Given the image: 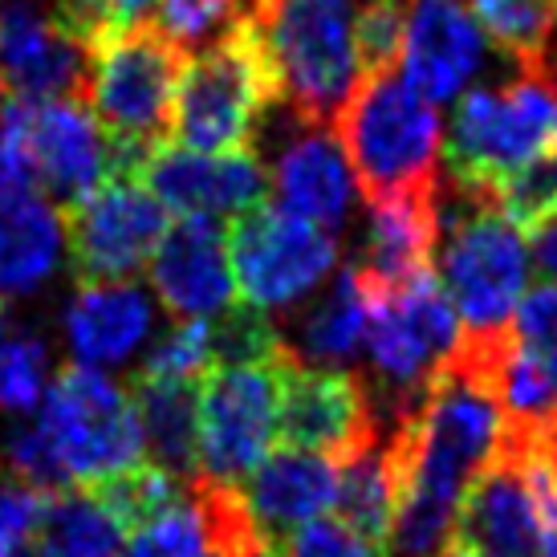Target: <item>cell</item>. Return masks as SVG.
Segmentation results:
<instances>
[{
    "mask_svg": "<svg viewBox=\"0 0 557 557\" xmlns=\"http://www.w3.org/2000/svg\"><path fill=\"white\" fill-rule=\"evenodd\" d=\"M435 277L465 334H500L512 325L529 285V248L488 191L440 180Z\"/></svg>",
    "mask_w": 557,
    "mask_h": 557,
    "instance_id": "6da1fadb",
    "label": "cell"
},
{
    "mask_svg": "<svg viewBox=\"0 0 557 557\" xmlns=\"http://www.w3.org/2000/svg\"><path fill=\"white\" fill-rule=\"evenodd\" d=\"M334 139L367 203L444 180V126L435 107L395 70L367 74L334 119Z\"/></svg>",
    "mask_w": 557,
    "mask_h": 557,
    "instance_id": "7a4b0ae2",
    "label": "cell"
},
{
    "mask_svg": "<svg viewBox=\"0 0 557 557\" xmlns=\"http://www.w3.org/2000/svg\"><path fill=\"white\" fill-rule=\"evenodd\" d=\"M362 285H367V301H371V318H367V346H371L374 362L371 403L379 428L391 432L428 395L435 374L444 371L451 350L460 346L465 325L435 277V269L423 277L403 281V285H374L367 277Z\"/></svg>",
    "mask_w": 557,
    "mask_h": 557,
    "instance_id": "3957f363",
    "label": "cell"
},
{
    "mask_svg": "<svg viewBox=\"0 0 557 557\" xmlns=\"http://www.w3.org/2000/svg\"><path fill=\"white\" fill-rule=\"evenodd\" d=\"M187 53L171 46L151 21L119 25L90 46L82 102L102 123L139 180L143 163L171 135V110Z\"/></svg>",
    "mask_w": 557,
    "mask_h": 557,
    "instance_id": "277c9868",
    "label": "cell"
},
{
    "mask_svg": "<svg viewBox=\"0 0 557 557\" xmlns=\"http://www.w3.org/2000/svg\"><path fill=\"white\" fill-rule=\"evenodd\" d=\"M264 62L285 114L310 126H334L362 82L350 0H273L257 16Z\"/></svg>",
    "mask_w": 557,
    "mask_h": 557,
    "instance_id": "5b68a950",
    "label": "cell"
},
{
    "mask_svg": "<svg viewBox=\"0 0 557 557\" xmlns=\"http://www.w3.org/2000/svg\"><path fill=\"white\" fill-rule=\"evenodd\" d=\"M557 147V74L521 65L505 86L460 94L444 135V180L493 196V184Z\"/></svg>",
    "mask_w": 557,
    "mask_h": 557,
    "instance_id": "8992f818",
    "label": "cell"
},
{
    "mask_svg": "<svg viewBox=\"0 0 557 557\" xmlns=\"http://www.w3.org/2000/svg\"><path fill=\"white\" fill-rule=\"evenodd\" d=\"M269 107H277V86L264 62L257 21H245L224 41L184 62L171 110V139L203 156L248 151Z\"/></svg>",
    "mask_w": 557,
    "mask_h": 557,
    "instance_id": "52a82bcc",
    "label": "cell"
},
{
    "mask_svg": "<svg viewBox=\"0 0 557 557\" xmlns=\"http://www.w3.org/2000/svg\"><path fill=\"white\" fill-rule=\"evenodd\" d=\"M41 432L62 460L70 484L98 480L143 465V423L139 407L114 379L98 367L70 362L58 371L53 387L41 399Z\"/></svg>",
    "mask_w": 557,
    "mask_h": 557,
    "instance_id": "ba28073f",
    "label": "cell"
},
{
    "mask_svg": "<svg viewBox=\"0 0 557 557\" xmlns=\"http://www.w3.org/2000/svg\"><path fill=\"white\" fill-rule=\"evenodd\" d=\"M289 346L277 358L212 367L200 379V476L240 480L269 456L281 432V387Z\"/></svg>",
    "mask_w": 557,
    "mask_h": 557,
    "instance_id": "9c48e42d",
    "label": "cell"
},
{
    "mask_svg": "<svg viewBox=\"0 0 557 557\" xmlns=\"http://www.w3.org/2000/svg\"><path fill=\"white\" fill-rule=\"evenodd\" d=\"M228 257L248 306L273 313L306 301L334 273L338 240L310 220L264 200L261 208L236 216Z\"/></svg>",
    "mask_w": 557,
    "mask_h": 557,
    "instance_id": "30bf717a",
    "label": "cell"
},
{
    "mask_svg": "<svg viewBox=\"0 0 557 557\" xmlns=\"http://www.w3.org/2000/svg\"><path fill=\"white\" fill-rule=\"evenodd\" d=\"M62 224L78 285L135 281L168 233V208L139 180H110L65 208Z\"/></svg>",
    "mask_w": 557,
    "mask_h": 557,
    "instance_id": "8fae6325",
    "label": "cell"
},
{
    "mask_svg": "<svg viewBox=\"0 0 557 557\" xmlns=\"http://www.w3.org/2000/svg\"><path fill=\"white\" fill-rule=\"evenodd\" d=\"M25 139L37 187L65 212L110 180H135L131 163L82 98L25 102Z\"/></svg>",
    "mask_w": 557,
    "mask_h": 557,
    "instance_id": "7c38bea8",
    "label": "cell"
},
{
    "mask_svg": "<svg viewBox=\"0 0 557 557\" xmlns=\"http://www.w3.org/2000/svg\"><path fill=\"white\" fill-rule=\"evenodd\" d=\"M379 428L371 387L350 371L334 367H306L289 350L285 362V387H281V435L289 448L322 451L342 460L355 448L371 444Z\"/></svg>",
    "mask_w": 557,
    "mask_h": 557,
    "instance_id": "4fadbf2b",
    "label": "cell"
},
{
    "mask_svg": "<svg viewBox=\"0 0 557 557\" xmlns=\"http://www.w3.org/2000/svg\"><path fill=\"white\" fill-rule=\"evenodd\" d=\"M139 180L168 212H180V216L236 220L269 200V168L261 163L257 147L203 156V151L163 143L147 156Z\"/></svg>",
    "mask_w": 557,
    "mask_h": 557,
    "instance_id": "5bb4252c",
    "label": "cell"
},
{
    "mask_svg": "<svg viewBox=\"0 0 557 557\" xmlns=\"http://www.w3.org/2000/svg\"><path fill=\"white\" fill-rule=\"evenodd\" d=\"M156 297L175 322L216 318L233 306L236 277L228 257V228L208 216H180L168 224L156 257L147 264Z\"/></svg>",
    "mask_w": 557,
    "mask_h": 557,
    "instance_id": "9a60e30c",
    "label": "cell"
},
{
    "mask_svg": "<svg viewBox=\"0 0 557 557\" xmlns=\"http://www.w3.org/2000/svg\"><path fill=\"white\" fill-rule=\"evenodd\" d=\"M451 542L476 557H542V517L529 488L525 465L500 444L488 465L468 484Z\"/></svg>",
    "mask_w": 557,
    "mask_h": 557,
    "instance_id": "2e32d148",
    "label": "cell"
},
{
    "mask_svg": "<svg viewBox=\"0 0 557 557\" xmlns=\"http://www.w3.org/2000/svg\"><path fill=\"white\" fill-rule=\"evenodd\" d=\"M488 41L468 0H411L403 37V78L428 102H451L484 70Z\"/></svg>",
    "mask_w": 557,
    "mask_h": 557,
    "instance_id": "e0dca14e",
    "label": "cell"
},
{
    "mask_svg": "<svg viewBox=\"0 0 557 557\" xmlns=\"http://www.w3.org/2000/svg\"><path fill=\"white\" fill-rule=\"evenodd\" d=\"M236 488L245 496V509L252 525L261 529V537L273 549H281L297 529H306L325 509H334L338 460L306 448H277Z\"/></svg>",
    "mask_w": 557,
    "mask_h": 557,
    "instance_id": "ac0fdd59",
    "label": "cell"
},
{
    "mask_svg": "<svg viewBox=\"0 0 557 557\" xmlns=\"http://www.w3.org/2000/svg\"><path fill=\"white\" fill-rule=\"evenodd\" d=\"M269 184L277 191V208L310 220V224H318L325 233H342L346 228L358 196L355 171H350V163L342 156L334 131L310 123H297V135L281 143Z\"/></svg>",
    "mask_w": 557,
    "mask_h": 557,
    "instance_id": "d6986e66",
    "label": "cell"
},
{
    "mask_svg": "<svg viewBox=\"0 0 557 557\" xmlns=\"http://www.w3.org/2000/svg\"><path fill=\"white\" fill-rule=\"evenodd\" d=\"M440 248V184L395 191L371 203L355 269L374 285H403L435 269Z\"/></svg>",
    "mask_w": 557,
    "mask_h": 557,
    "instance_id": "ffe728a7",
    "label": "cell"
},
{
    "mask_svg": "<svg viewBox=\"0 0 557 557\" xmlns=\"http://www.w3.org/2000/svg\"><path fill=\"white\" fill-rule=\"evenodd\" d=\"M151 334V301L139 294L135 281H107V285H78L74 301L65 306V342L82 367H110L123 362Z\"/></svg>",
    "mask_w": 557,
    "mask_h": 557,
    "instance_id": "44dd1931",
    "label": "cell"
},
{
    "mask_svg": "<svg viewBox=\"0 0 557 557\" xmlns=\"http://www.w3.org/2000/svg\"><path fill=\"white\" fill-rule=\"evenodd\" d=\"M131 399L139 407L143 444L156 465L180 480L200 476V383L135 374Z\"/></svg>",
    "mask_w": 557,
    "mask_h": 557,
    "instance_id": "7402d4cb",
    "label": "cell"
},
{
    "mask_svg": "<svg viewBox=\"0 0 557 557\" xmlns=\"http://www.w3.org/2000/svg\"><path fill=\"white\" fill-rule=\"evenodd\" d=\"M65 252L62 212L37 191L0 203V297L41 289Z\"/></svg>",
    "mask_w": 557,
    "mask_h": 557,
    "instance_id": "603a6c76",
    "label": "cell"
},
{
    "mask_svg": "<svg viewBox=\"0 0 557 557\" xmlns=\"http://www.w3.org/2000/svg\"><path fill=\"white\" fill-rule=\"evenodd\" d=\"M399 493L403 476L387 432H379L371 444H362L338 460V493H334L338 521L383 554H387L391 521L399 509Z\"/></svg>",
    "mask_w": 557,
    "mask_h": 557,
    "instance_id": "cb8c5ba5",
    "label": "cell"
},
{
    "mask_svg": "<svg viewBox=\"0 0 557 557\" xmlns=\"http://www.w3.org/2000/svg\"><path fill=\"white\" fill-rule=\"evenodd\" d=\"M367 285L355 269H342L334 289L313 306L301 325H297V346H289L306 367H342L358 355V346L367 342Z\"/></svg>",
    "mask_w": 557,
    "mask_h": 557,
    "instance_id": "d4e9b609",
    "label": "cell"
},
{
    "mask_svg": "<svg viewBox=\"0 0 557 557\" xmlns=\"http://www.w3.org/2000/svg\"><path fill=\"white\" fill-rule=\"evenodd\" d=\"M123 525L90 488H62L49 493L37 549L41 557H119Z\"/></svg>",
    "mask_w": 557,
    "mask_h": 557,
    "instance_id": "484cf974",
    "label": "cell"
},
{
    "mask_svg": "<svg viewBox=\"0 0 557 557\" xmlns=\"http://www.w3.org/2000/svg\"><path fill=\"white\" fill-rule=\"evenodd\" d=\"M476 25L517 65H549L557 41V0H468Z\"/></svg>",
    "mask_w": 557,
    "mask_h": 557,
    "instance_id": "4316f807",
    "label": "cell"
},
{
    "mask_svg": "<svg viewBox=\"0 0 557 557\" xmlns=\"http://www.w3.org/2000/svg\"><path fill=\"white\" fill-rule=\"evenodd\" d=\"M184 484L187 480L171 476L159 465H135L90 484V493L107 505L110 517L123 525V533H135V529L151 525L156 517H163L184 496Z\"/></svg>",
    "mask_w": 557,
    "mask_h": 557,
    "instance_id": "83f0119b",
    "label": "cell"
},
{
    "mask_svg": "<svg viewBox=\"0 0 557 557\" xmlns=\"http://www.w3.org/2000/svg\"><path fill=\"white\" fill-rule=\"evenodd\" d=\"M126 557H216L203 512L191 496V480L184 484V496L163 517L131 533V554Z\"/></svg>",
    "mask_w": 557,
    "mask_h": 557,
    "instance_id": "f1b7e54d",
    "label": "cell"
},
{
    "mask_svg": "<svg viewBox=\"0 0 557 557\" xmlns=\"http://www.w3.org/2000/svg\"><path fill=\"white\" fill-rule=\"evenodd\" d=\"M212 325V362L228 367V362H261V358H277L289 342L281 338V330L273 325V318L257 306H228L216 318H208Z\"/></svg>",
    "mask_w": 557,
    "mask_h": 557,
    "instance_id": "f546056e",
    "label": "cell"
},
{
    "mask_svg": "<svg viewBox=\"0 0 557 557\" xmlns=\"http://www.w3.org/2000/svg\"><path fill=\"white\" fill-rule=\"evenodd\" d=\"M493 200L517 228H533V224L557 216V147L521 163L505 180H496Z\"/></svg>",
    "mask_w": 557,
    "mask_h": 557,
    "instance_id": "4dcf8cb0",
    "label": "cell"
},
{
    "mask_svg": "<svg viewBox=\"0 0 557 557\" xmlns=\"http://www.w3.org/2000/svg\"><path fill=\"white\" fill-rule=\"evenodd\" d=\"M407 9L411 0H362L355 9V46L367 74H387L403 58L407 37Z\"/></svg>",
    "mask_w": 557,
    "mask_h": 557,
    "instance_id": "1f68e13d",
    "label": "cell"
},
{
    "mask_svg": "<svg viewBox=\"0 0 557 557\" xmlns=\"http://www.w3.org/2000/svg\"><path fill=\"white\" fill-rule=\"evenodd\" d=\"M46 342L4 334L0 338V416H29L46 399Z\"/></svg>",
    "mask_w": 557,
    "mask_h": 557,
    "instance_id": "d6a6232c",
    "label": "cell"
},
{
    "mask_svg": "<svg viewBox=\"0 0 557 557\" xmlns=\"http://www.w3.org/2000/svg\"><path fill=\"white\" fill-rule=\"evenodd\" d=\"M212 325L196 318V322H175L156 342V350L147 355L143 371L147 379H171V383H200L212 371Z\"/></svg>",
    "mask_w": 557,
    "mask_h": 557,
    "instance_id": "836d02e7",
    "label": "cell"
},
{
    "mask_svg": "<svg viewBox=\"0 0 557 557\" xmlns=\"http://www.w3.org/2000/svg\"><path fill=\"white\" fill-rule=\"evenodd\" d=\"M4 460L13 468L16 480H25L41 493H62V488H74L70 476H65L58 451L49 444V435L41 432V423H21L9 432L4 440Z\"/></svg>",
    "mask_w": 557,
    "mask_h": 557,
    "instance_id": "e575fe53",
    "label": "cell"
},
{
    "mask_svg": "<svg viewBox=\"0 0 557 557\" xmlns=\"http://www.w3.org/2000/svg\"><path fill=\"white\" fill-rule=\"evenodd\" d=\"M49 493L33 488L25 480H0V557H13L37 545L41 517H46Z\"/></svg>",
    "mask_w": 557,
    "mask_h": 557,
    "instance_id": "d590c367",
    "label": "cell"
},
{
    "mask_svg": "<svg viewBox=\"0 0 557 557\" xmlns=\"http://www.w3.org/2000/svg\"><path fill=\"white\" fill-rule=\"evenodd\" d=\"M277 557H387L374 549L367 537H358L338 517H318L306 529H297L289 542L281 545Z\"/></svg>",
    "mask_w": 557,
    "mask_h": 557,
    "instance_id": "8d00e7d4",
    "label": "cell"
},
{
    "mask_svg": "<svg viewBox=\"0 0 557 557\" xmlns=\"http://www.w3.org/2000/svg\"><path fill=\"white\" fill-rule=\"evenodd\" d=\"M512 338L533 355L557 362V281H545L521 297V306L512 313Z\"/></svg>",
    "mask_w": 557,
    "mask_h": 557,
    "instance_id": "74e56055",
    "label": "cell"
},
{
    "mask_svg": "<svg viewBox=\"0 0 557 557\" xmlns=\"http://www.w3.org/2000/svg\"><path fill=\"white\" fill-rule=\"evenodd\" d=\"M114 4L119 0H53V9L62 16L65 29H74L86 41H98L102 33L114 29Z\"/></svg>",
    "mask_w": 557,
    "mask_h": 557,
    "instance_id": "f35d334b",
    "label": "cell"
},
{
    "mask_svg": "<svg viewBox=\"0 0 557 557\" xmlns=\"http://www.w3.org/2000/svg\"><path fill=\"white\" fill-rule=\"evenodd\" d=\"M529 252L545 281H557V216L542 220L529 228Z\"/></svg>",
    "mask_w": 557,
    "mask_h": 557,
    "instance_id": "ab89813d",
    "label": "cell"
},
{
    "mask_svg": "<svg viewBox=\"0 0 557 557\" xmlns=\"http://www.w3.org/2000/svg\"><path fill=\"white\" fill-rule=\"evenodd\" d=\"M156 4L159 0H119V4H114V29H119V25H135V21H143Z\"/></svg>",
    "mask_w": 557,
    "mask_h": 557,
    "instance_id": "60d3db41",
    "label": "cell"
},
{
    "mask_svg": "<svg viewBox=\"0 0 557 557\" xmlns=\"http://www.w3.org/2000/svg\"><path fill=\"white\" fill-rule=\"evenodd\" d=\"M435 557H476V554H472V549H465V545L448 542V545H444V549H440V554H435Z\"/></svg>",
    "mask_w": 557,
    "mask_h": 557,
    "instance_id": "b9f144b4",
    "label": "cell"
},
{
    "mask_svg": "<svg viewBox=\"0 0 557 557\" xmlns=\"http://www.w3.org/2000/svg\"><path fill=\"white\" fill-rule=\"evenodd\" d=\"M13 557H41V549H37V545H29V549H21V554H13Z\"/></svg>",
    "mask_w": 557,
    "mask_h": 557,
    "instance_id": "7bdbcfd3",
    "label": "cell"
},
{
    "mask_svg": "<svg viewBox=\"0 0 557 557\" xmlns=\"http://www.w3.org/2000/svg\"><path fill=\"white\" fill-rule=\"evenodd\" d=\"M549 70L557 74V41H554V53H549Z\"/></svg>",
    "mask_w": 557,
    "mask_h": 557,
    "instance_id": "ee69618b",
    "label": "cell"
},
{
    "mask_svg": "<svg viewBox=\"0 0 557 557\" xmlns=\"http://www.w3.org/2000/svg\"><path fill=\"white\" fill-rule=\"evenodd\" d=\"M4 102H9V94H4V86H0V110H4Z\"/></svg>",
    "mask_w": 557,
    "mask_h": 557,
    "instance_id": "f6af8a7d",
    "label": "cell"
}]
</instances>
